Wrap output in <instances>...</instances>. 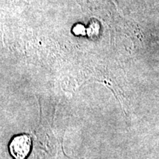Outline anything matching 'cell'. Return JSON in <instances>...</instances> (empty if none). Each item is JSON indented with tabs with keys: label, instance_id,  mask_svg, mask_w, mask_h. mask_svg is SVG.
<instances>
[{
	"label": "cell",
	"instance_id": "obj_1",
	"mask_svg": "<svg viewBox=\"0 0 159 159\" xmlns=\"http://www.w3.org/2000/svg\"><path fill=\"white\" fill-rule=\"evenodd\" d=\"M31 139L27 134L14 137L10 144V152L16 159H25L31 149Z\"/></svg>",
	"mask_w": 159,
	"mask_h": 159
}]
</instances>
